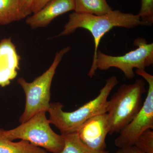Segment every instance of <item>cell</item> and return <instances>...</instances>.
I'll use <instances>...</instances> for the list:
<instances>
[{
	"instance_id": "10",
	"label": "cell",
	"mask_w": 153,
	"mask_h": 153,
	"mask_svg": "<svg viewBox=\"0 0 153 153\" xmlns=\"http://www.w3.org/2000/svg\"><path fill=\"white\" fill-rule=\"evenodd\" d=\"M20 57L10 38L0 42V85H8L16 77Z\"/></svg>"
},
{
	"instance_id": "11",
	"label": "cell",
	"mask_w": 153,
	"mask_h": 153,
	"mask_svg": "<svg viewBox=\"0 0 153 153\" xmlns=\"http://www.w3.org/2000/svg\"><path fill=\"white\" fill-rule=\"evenodd\" d=\"M4 130L0 129V153H50L27 141L14 142L3 135Z\"/></svg>"
},
{
	"instance_id": "3",
	"label": "cell",
	"mask_w": 153,
	"mask_h": 153,
	"mask_svg": "<svg viewBox=\"0 0 153 153\" xmlns=\"http://www.w3.org/2000/svg\"><path fill=\"white\" fill-rule=\"evenodd\" d=\"M146 83L138 79L131 84H122L108 100L106 113L109 134L120 133L138 113L142 106Z\"/></svg>"
},
{
	"instance_id": "7",
	"label": "cell",
	"mask_w": 153,
	"mask_h": 153,
	"mask_svg": "<svg viewBox=\"0 0 153 153\" xmlns=\"http://www.w3.org/2000/svg\"><path fill=\"white\" fill-rule=\"evenodd\" d=\"M136 73L147 82V94L139 111L115 140L114 144L119 149L134 146L143 132L153 129V76L143 69H137Z\"/></svg>"
},
{
	"instance_id": "15",
	"label": "cell",
	"mask_w": 153,
	"mask_h": 153,
	"mask_svg": "<svg viewBox=\"0 0 153 153\" xmlns=\"http://www.w3.org/2000/svg\"><path fill=\"white\" fill-rule=\"evenodd\" d=\"M144 153H153V131L148 129L138 137L134 145Z\"/></svg>"
},
{
	"instance_id": "19",
	"label": "cell",
	"mask_w": 153,
	"mask_h": 153,
	"mask_svg": "<svg viewBox=\"0 0 153 153\" xmlns=\"http://www.w3.org/2000/svg\"><path fill=\"white\" fill-rule=\"evenodd\" d=\"M116 153H144L137 149L135 146L121 148L117 151Z\"/></svg>"
},
{
	"instance_id": "13",
	"label": "cell",
	"mask_w": 153,
	"mask_h": 153,
	"mask_svg": "<svg viewBox=\"0 0 153 153\" xmlns=\"http://www.w3.org/2000/svg\"><path fill=\"white\" fill-rule=\"evenodd\" d=\"M74 12L101 16L113 10L106 0H74Z\"/></svg>"
},
{
	"instance_id": "16",
	"label": "cell",
	"mask_w": 153,
	"mask_h": 153,
	"mask_svg": "<svg viewBox=\"0 0 153 153\" xmlns=\"http://www.w3.org/2000/svg\"><path fill=\"white\" fill-rule=\"evenodd\" d=\"M138 16L147 26L153 22V0H141V7Z\"/></svg>"
},
{
	"instance_id": "8",
	"label": "cell",
	"mask_w": 153,
	"mask_h": 153,
	"mask_svg": "<svg viewBox=\"0 0 153 153\" xmlns=\"http://www.w3.org/2000/svg\"><path fill=\"white\" fill-rule=\"evenodd\" d=\"M109 125L106 113L97 115L85 121L76 133L84 144L98 153L107 151L105 139L109 132Z\"/></svg>"
},
{
	"instance_id": "12",
	"label": "cell",
	"mask_w": 153,
	"mask_h": 153,
	"mask_svg": "<svg viewBox=\"0 0 153 153\" xmlns=\"http://www.w3.org/2000/svg\"><path fill=\"white\" fill-rule=\"evenodd\" d=\"M21 0H0V25H7L26 18L20 9Z\"/></svg>"
},
{
	"instance_id": "2",
	"label": "cell",
	"mask_w": 153,
	"mask_h": 153,
	"mask_svg": "<svg viewBox=\"0 0 153 153\" xmlns=\"http://www.w3.org/2000/svg\"><path fill=\"white\" fill-rule=\"evenodd\" d=\"M118 83L116 76H111L107 79L104 86L100 89L96 97L71 112L64 111V106L60 102L50 103L48 111L49 114L48 120L50 124L55 126L61 134L77 131L80 127L91 118L106 113L108 98Z\"/></svg>"
},
{
	"instance_id": "1",
	"label": "cell",
	"mask_w": 153,
	"mask_h": 153,
	"mask_svg": "<svg viewBox=\"0 0 153 153\" xmlns=\"http://www.w3.org/2000/svg\"><path fill=\"white\" fill-rule=\"evenodd\" d=\"M146 26L137 15L126 13L116 10L108 13L96 16L91 14L74 12L70 14L68 22L64 27L60 36H67L74 33L78 28L89 31L93 36L94 51L92 65L95 62L98 46L102 38L114 27L132 28L138 26Z\"/></svg>"
},
{
	"instance_id": "18",
	"label": "cell",
	"mask_w": 153,
	"mask_h": 153,
	"mask_svg": "<svg viewBox=\"0 0 153 153\" xmlns=\"http://www.w3.org/2000/svg\"><path fill=\"white\" fill-rule=\"evenodd\" d=\"M50 0H34L32 8V13H35L41 10Z\"/></svg>"
},
{
	"instance_id": "17",
	"label": "cell",
	"mask_w": 153,
	"mask_h": 153,
	"mask_svg": "<svg viewBox=\"0 0 153 153\" xmlns=\"http://www.w3.org/2000/svg\"><path fill=\"white\" fill-rule=\"evenodd\" d=\"M34 0H21L20 9L25 17L32 14L31 8Z\"/></svg>"
},
{
	"instance_id": "9",
	"label": "cell",
	"mask_w": 153,
	"mask_h": 153,
	"mask_svg": "<svg viewBox=\"0 0 153 153\" xmlns=\"http://www.w3.org/2000/svg\"><path fill=\"white\" fill-rule=\"evenodd\" d=\"M74 0H50L38 12L28 17L26 23L33 29L44 27L55 18L74 10Z\"/></svg>"
},
{
	"instance_id": "14",
	"label": "cell",
	"mask_w": 153,
	"mask_h": 153,
	"mask_svg": "<svg viewBox=\"0 0 153 153\" xmlns=\"http://www.w3.org/2000/svg\"><path fill=\"white\" fill-rule=\"evenodd\" d=\"M61 135L64 140V146L60 153H98L84 144L76 132ZM105 153L109 152L107 151Z\"/></svg>"
},
{
	"instance_id": "4",
	"label": "cell",
	"mask_w": 153,
	"mask_h": 153,
	"mask_svg": "<svg viewBox=\"0 0 153 153\" xmlns=\"http://www.w3.org/2000/svg\"><path fill=\"white\" fill-rule=\"evenodd\" d=\"M70 49V47H66L57 52L49 68L32 82H28L23 77H19L17 79V82L26 96L25 110L19 118L20 123H25L40 111L48 112L50 107L52 79L57 66L64 55Z\"/></svg>"
},
{
	"instance_id": "5",
	"label": "cell",
	"mask_w": 153,
	"mask_h": 153,
	"mask_svg": "<svg viewBox=\"0 0 153 153\" xmlns=\"http://www.w3.org/2000/svg\"><path fill=\"white\" fill-rule=\"evenodd\" d=\"M46 112L37 113L15 128L4 130L3 135L11 141L16 139L27 141L50 153H60L64 146L63 136L56 133L51 128Z\"/></svg>"
},
{
	"instance_id": "6",
	"label": "cell",
	"mask_w": 153,
	"mask_h": 153,
	"mask_svg": "<svg viewBox=\"0 0 153 153\" xmlns=\"http://www.w3.org/2000/svg\"><path fill=\"white\" fill-rule=\"evenodd\" d=\"M134 45L136 49L122 56L106 55L98 50L95 62L91 65L88 76L92 78L97 69L106 70L114 67L121 70L127 79H133L134 68L145 70L153 63V43L148 44L145 38H138L134 41Z\"/></svg>"
}]
</instances>
